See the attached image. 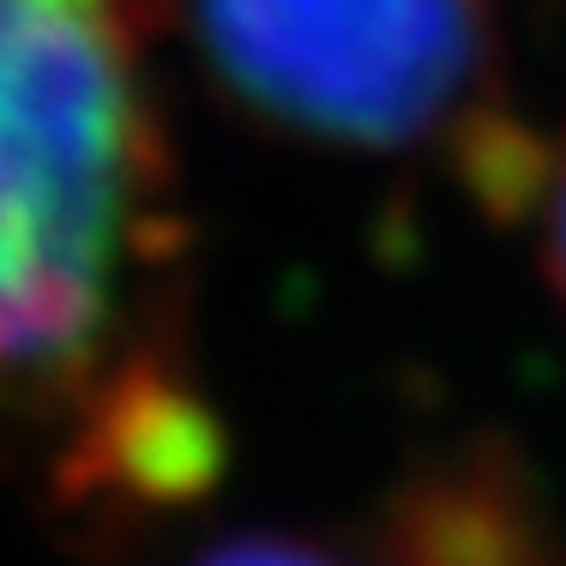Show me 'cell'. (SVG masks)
<instances>
[{
	"mask_svg": "<svg viewBox=\"0 0 566 566\" xmlns=\"http://www.w3.org/2000/svg\"><path fill=\"white\" fill-rule=\"evenodd\" d=\"M512 211H536V253L566 307V127L543 157L524 151V169L512 181Z\"/></svg>",
	"mask_w": 566,
	"mask_h": 566,
	"instance_id": "obj_4",
	"label": "cell"
},
{
	"mask_svg": "<svg viewBox=\"0 0 566 566\" xmlns=\"http://www.w3.org/2000/svg\"><path fill=\"white\" fill-rule=\"evenodd\" d=\"M193 566H356L332 548H307V543H290V536H241V543H223L211 548L206 560Z\"/></svg>",
	"mask_w": 566,
	"mask_h": 566,
	"instance_id": "obj_5",
	"label": "cell"
},
{
	"mask_svg": "<svg viewBox=\"0 0 566 566\" xmlns=\"http://www.w3.org/2000/svg\"><path fill=\"white\" fill-rule=\"evenodd\" d=\"M151 211V120L120 0H0V386L103 344Z\"/></svg>",
	"mask_w": 566,
	"mask_h": 566,
	"instance_id": "obj_1",
	"label": "cell"
},
{
	"mask_svg": "<svg viewBox=\"0 0 566 566\" xmlns=\"http://www.w3.org/2000/svg\"><path fill=\"white\" fill-rule=\"evenodd\" d=\"M85 470L97 482H115L145 501H175V494L199 489L218 470L211 452V422L199 403H187L175 386L151 380H120L109 410L97 416V434L85 447Z\"/></svg>",
	"mask_w": 566,
	"mask_h": 566,
	"instance_id": "obj_3",
	"label": "cell"
},
{
	"mask_svg": "<svg viewBox=\"0 0 566 566\" xmlns=\"http://www.w3.org/2000/svg\"><path fill=\"white\" fill-rule=\"evenodd\" d=\"M241 109L338 151L464 139L489 85L482 0H187Z\"/></svg>",
	"mask_w": 566,
	"mask_h": 566,
	"instance_id": "obj_2",
	"label": "cell"
}]
</instances>
